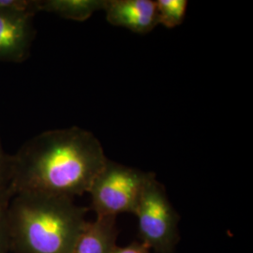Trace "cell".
<instances>
[{"mask_svg":"<svg viewBox=\"0 0 253 253\" xmlns=\"http://www.w3.org/2000/svg\"><path fill=\"white\" fill-rule=\"evenodd\" d=\"M92 132L79 126L46 130L12 154V194L35 193L74 199L87 192L107 162Z\"/></svg>","mask_w":253,"mask_h":253,"instance_id":"1","label":"cell"},{"mask_svg":"<svg viewBox=\"0 0 253 253\" xmlns=\"http://www.w3.org/2000/svg\"><path fill=\"white\" fill-rule=\"evenodd\" d=\"M88 208L73 199L35 193L12 196L7 214L10 252L72 253Z\"/></svg>","mask_w":253,"mask_h":253,"instance_id":"2","label":"cell"},{"mask_svg":"<svg viewBox=\"0 0 253 253\" xmlns=\"http://www.w3.org/2000/svg\"><path fill=\"white\" fill-rule=\"evenodd\" d=\"M153 176V172L107 160L87 190L91 209L96 217L133 214L145 186Z\"/></svg>","mask_w":253,"mask_h":253,"instance_id":"3","label":"cell"},{"mask_svg":"<svg viewBox=\"0 0 253 253\" xmlns=\"http://www.w3.org/2000/svg\"><path fill=\"white\" fill-rule=\"evenodd\" d=\"M133 215L137 217L140 242L154 253H174L180 238V217L156 176L145 186Z\"/></svg>","mask_w":253,"mask_h":253,"instance_id":"4","label":"cell"},{"mask_svg":"<svg viewBox=\"0 0 253 253\" xmlns=\"http://www.w3.org/2000/svg\"><path fill=\"white\" fill-rule=\"evenodd\" d=\"M34 16L0 10V62L23 63L28 58L36 35Z\"/></svg>","mask_w":253,"mask_h":253,"instance_id":"5","label":"cell"},{"mask_svg":"<svg viewBox=\"0 0 253 253\" xmlns=\"http://www.w3.org/2000/svg\"><path fill=\"white\" fill-rule=\"evenodd\" d=\"M103 11L115 27L145 35L158 25L156 3L152 0H106Z\"/></svg>","mask_w":253,"mask_h":253,"instance_id":"6","label":"cell"},{"mask_svg":"<svg viewBox=\"0 0 253 253\" xmlns=\"http://www.w3.org/2000/svg\"><path fill=\"white\" fill-rule=\"evenodd\" d=\"M118 236L117 217H96L86 221L72 253H113L118 247Z\"/></svg>","mask_w":253,"mask_h":253,"instance_id":"7","label":"cell"},{"mask_svg":"<svg viewBox=\"0 0 253 253\" xmlns=\"http://www.w3.org/2000/svg\"><path fill=\"white\" fill-rule=\"evenodd\" d=\"M106 0H36L37 12L44 11L76 22H84L105 8Z\"/></svg>","mask_w":253,"mask_h":253,"instance_id":"8","label":"cell"},{"mask_svg":"<svg viewBox=\"0 0 253 253\" xmlns=\"http://www.w3.org/2000/svg\"><path fill=\"white\" fill-rule=\"evenodd\" d=\"M158 15V25L167 28H174L184 22L187 13L186 0H157L155 1Z\"/></svg>","mask_w":253,"mask_h":253,"instance_id":"9","label":"cell"},{"mask_svg":"<svg viewBox=\"0 0 253 253\" xmlns=\"http://www.w3.org/2000/svg\"><path fill=\"white\" fill-rule=\"evenodd\" d=\"M12 196L9 188L0 190V253H10L7 214Z\"/></svg>","mask_w":253,"mask_h":253,"instance_id":"10","label":"cell"},{"mask_svg":"<svg viewBox=\"0 0 253 253\" xmlns=\"http://www.w3.org/2000/svg\"><path fill=\"white\" fill-rule=\"evenodd\" d=\"M11 163L12 155L5 151L0 136V190L9 188Z\"/></svg>","mask_w":253,"mask_h":253,"instance_id":"11","label":"cell"},{"mask_svg":"<svg viewBox=\"0 0 253 253\" xmlns=\"http://www.w3.org/2000/svg\"><path fill=\"white\" fill-rule=\"evenodd\" d=\"M113 253H154L140 241H134L125 247H117Z\"/></svg>","mask_w":253,"mask_h":253,"instance_id":"12","label":"cell"}]
</instances>
